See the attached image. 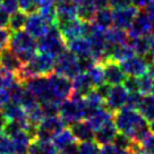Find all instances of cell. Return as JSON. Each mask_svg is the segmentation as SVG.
Segmentation results:
<instances>
[{"mask_svg":"<svg viewBox=\"0 0 154 154\" xmlns=\"http://www.w3.org/2000/svg\"><path fill=\"white\" fill-rule=\"evenodd\" d=\"M38 13L50 25H54L56 24V19H57L56 0H40Z\"/></svg>","mask_w":154,"mask_h":154,"instance_id":"cell-29","label":"cell"},{"mask_svg":"<svg viewBox=\"0 0 154 154\" xmlns=\"http://www.w3.org/2000/svg\"><path fill=\"white\" fill-rule=\"evenodd\" d=\"M69 129L72 130L75 140L78 143L87 142V140H94V129L85 119L72 124L69 126Z\"/></svg>","mask_w":154,"mask_h":154,"instance_id":"cell-20","label":"cell"},{"mask_svg":"<svg viewBox=\"0 0 154 154\" xmlns=\"http://www.w3.org/2000/svg\"><path fill=\"white\" fill-rule=\"evenodd\" d=\"M2 113L9 121H18V122H27V113L24 110V108L15 102L10 101L7 104L1 108Z\"/></svg>","mask_w":154,"mask_h":154,"instance_id":"cell-22","label":"cell"},{"mask_svg":"<svg viewBox=\"0 0 154 154\" xmlns=\"http://www.w3.org/2000/svg\"><path fill=\"white\" fill-rule=\"evenodd\" d=\"M0 154H15V146L11 137L0 131Z\"/></svg>","mask_w":154,"mask_h":154,"instance_id":"cell-36","label":"cell"},{"mask_svg":"<svg viewBox=\"0 0 154 154\" xmlns=\"http://www.w3.org/2000/svg\"><path fill=\"white\" fill-rule=\"evenodd\" d=\"M140 149L142 154H154V133L151 134L140 143Z\"/></svg>","mask_w":154,"mask_h":154,"instance_id":"cell-40","label":"cell"},{"mask_svg":"<svg viewBox=\"0 0 154 154\" xmlns=\"http://www.w3.org/2000/svg\"><path fill=\"white\" fill-rule=\"evenodd\" d=\"M117 134H118V128L112 119L94 131V140L100 146H103V145L113 143V140Z\"/></svg>","mask_w":154,"mask_h":154,"instance_id":"cell-18","label":"cell"},{"mask_svg":"<svg viewBox=\"0 0 154 154\" xmlns=\"http://www.w3.org/2000/svg\"><path fill=\"white\" fill-rule=\"evenodd\" d=\"M50 88L52 93L53 99L57 102L61 103L72 95V81L68 77L59 75L53 72L52 74L48 75Z\"/></svg>","mask_w":154,"mask_h":154,"instance_id":"cell-7","label":"cell"},{"mask_svg":"<svg viewBox=\"0 0 154 154\" xmlns=\"http://www.w3.org/2000/svg\"><path fill=\"white\" fill-rule=\"evenodd\" d=\"M56 1H58V0H56Z\"/></svg>","mask_w":154,"mask_h":154,"instance_id":"cell-55","label":"cell"},{"mask_svg":"<svg viewBox=\"0 0 154 154\" xmlns=\"http://www.w3.org/2000/svg\"><path fill=\"white\" fill-rule=\"evenodd\" d=\"M8 122V119L5 117V115L2 113V111H1V109H0V131L5 128L6 124Z\"/></svg>","mask_w":154,"mask_h":154,"instance_id":"cell-51","label":"cell"},{"mask_svg":"<svg viewBox=\"0 0 154 154\" xmlns=\"http://www.w3.org/2000/svg\"><path fill=\"white\" fill-rule=\"evenodd\" d=\"M72 95L78 97H85V96L94 90L87 72H79L77 76L72 79Z\"/></svg>","mask_w":154,"mask_h":154,"instance_id":"cell-19","label":"cell"},{"mask_svg":"<svg viewBox=\"0 0 154 154\" xmlns=\"http://www.w3.org/2000/svg\"><path fill=\"white\" fill-rule=\"evenodd\" d=\"M76 4L77 17L84 22H92L97 10L94 0H74Z\"/></svg>","mask_w":154,"mask_h":154,"instance_id":"cell-23","label":"cell"},{"mask_svg":"<svg viewBox=\"0 0 154 154\" xmlns=\"http://www.w3.org/2000/svg\"><path fill=\"white\" fill-rule=\"evenodd\" d=\"M130 6H133V0H110L109 2V7L112 10L122 9Z\"/></svg>","mask_w":154,"mask_h":154,"instance_id":"cell-45","label":"cell"},{"mask_svg":"<svg viewBox=\"0 0 154 154\" xmlns=\"http://www.w3.org/2000/svg\"><path fill=\"white\" fill-rule=\"evenodd\" d=\"M94 1H95L97 8L106 7V6H109V2H110V0H94Z\"/></svg>","mask_w":154,"mask_h":154,"instance_id":"cell-52","label":"cell"},{"mask_svg":"<svg viewBox=\"0 0 154 154\" xmlns=\"http://www.w3.org/2000/svg\"><path fill=\"white\" fill-rule=\"evenodd\" d=\"M11 33L13 32L7 26L6 27H0V51L9 45Z\"/></svg>","mask_w":154,"mask_h":154,"instance_id":"cell-43","label":"cell"},{"mask_svg":"<svg viewBox=\"0 0 154 154\" xmlns=\"http://www.w3.org/2000/svg\"><path fill=\"white\" fill-rule=\"evenodd\" d=\"M78 154H101V147L95 140L78 143Z\"/></svg>","mask_w":154,"mask_h":154,"instance_id":"cell-35","label":"cell"},{"mask_svg":"<svg viewBox=\"0 0 154 154\" xmlns=\"http://www.w3.org/2000/svg\"><path fill=\"white\" fill-rule=\"evenodd\" d=\"M152 0H133V5L137 7L138 9H144Z\"/></svg>","mask_w":154,"mask_h":154,"instance_id":"cell-50","label":"cell"},{"mask_svg":"<svg viewBox=\"0 0 154 154\" xmlns=\"http://www.w3.org/2000/svg\"><path fill=\"white\" fill-rule=\"evenodd\" d=\"M92 23L102 29H110L113 25V10L109 6L97 8Z\"/></svg>","mask_w":154,"mask_h":154,"instance_id":"cell-25","label":"cell"},{"mask_svg":"<svg viewBox=\"0 0 154 154\" xmlns=\"http://www.w3.org/2000/svg\"><path fill=\"white\" fill-rule=\"evenodd\" d=\"M87 75L91 79L92 84L94 88L101 86L102 84L106 83V75H104V68H103V63H96L93 67L88 70Z\"/></svg>","mask_w":154,"mask_h":154,"instance_id":"cell-34","label":"cell"},{"mask_svg":"<svg viewBox=\"0 0 154 154\" xmlns=\"http://www.w3.org/2000/svg\"><path fill=\"white\" fill-rule=\"evenodd\" d=\"M23 84L38 99V101L40 103L48 101H56L53 99L52 93H51L48 76H33L29 79H26Z\"/></svg>","mask_w":154,"mask_h":154,"instance_id":"cell-8","label":"cell"},{"mask_svg":"<svg viewBox=\"0 0 154 154\" xmlns=\"http://www.w3.org/2000/svg\"><path fill=\"white\" fill-rule=\"evenodd\" d=\"M11 140L14 142L15 154H27L29 145L34 140V137L26 130H20L11 136Z\"/></svg>","mask_w":154,"mask_h":154,"instance_id":"cell-26","label":"cell"},{"mask_svg":"<svg viewBox=\"0 0 154 154\" xmlns=\"http://www.w3.org/2000/svg\"><path fill=\"white\" fill-rule=\"evenodd\" d=\"M154 32V22L149 18V16L145 10H140L134 19L133 24L128 29L129 38H140V36H149Z\"/></svg>","mask_w":154,"mask_h":154,"instance_id":"cell-11","label":"cell"},{"mask_svg":"<svg viewBox=\"0 0 154 154\" xmlns=\"http://www.w3.org/2000/svg\"><path fill=\"white\" fill-rule=\"evenodd\" d=\"M18 4L19 9L23 10L27 15H29L38 11L40 0H18Z\"/></svg>","mask_w":154,"mask_h":154,"instance_id":"cell-39","label":"cell"},{"mask_svg":"<svg viewBox=\"0 0 154 154\" xmlns=\"http://www.w3.org/2000/svg\"><path fill=\"white\" fill-rule=\"evenodd\" d=\"M140 113L149 122L154 121V96L152 94L143 95L140 106L137 108Z\"/></svg>","mask_w":154,"mask_h":154,"instance_id":"cell-31","label":"cell"},{"mask_svg":"<svg viewBox=\"0 0 154 154\" xmlns=\"http://www.w3.org/2000/svg\"><path fill=\"white\" fill-rule=\"evenodd\" d=\"M67 49L72 51L77 58H87L92 56V48L86 38H77L67 42Z\"/></svg>","mask_w":154,"mask_h":154,"instance_id":"cell-24","label":"cell"},{"mask_svg":"<svg viewBox=\"0 0 154 154\" xmlns=\"http://www.w3.org/2000/svg\"><path fill=\"white\" fill-rule=\"evenodd\" d=\"M151 94L154 96V85H153V87H152V91H151Z\"/></svg>","mask_w":154,"mask_h":154,"instance_id":"cell-54","label":"cell"},{"mask_svg":"<svg viewBox=\"0 0 154 154\" xmlns=\"http://www.w3.org/2000/svg\"><path fill=\"white\" fill-rule=\"evenodd\" d=\"M58 149L53 145L52 140H43L34 138L29 145L27 154H58Z\"/></svg>","mask_w":154,"mask_h":154,"instance_id":"cell-28","label":"cell"},{"mask_svg":"<svg viewBox=\"0 0 154 154\" xmlns=\"http://www.w3.org/2000/svg\"><path fill=\"white\" fill-rule=\"evenodd\" d=\"M0 7L8 15H11L19 10L18 0H0Z\"/></svg>","mask_w":154,"mask_h":154,"instance_id":"cell-42","label":"cell"},{"mask_svg":"<svg viewBox=\"0 0 154 154\" xmlns=\"http://www.w3.org/2000/svg\"><path fill=\"white\" fill-rule=\"evenodd\" d=\"M87 108L84 97L72 96L60 103L59 117L63 120L66 126H70L76 121L86 119Z\"/></svg>","mask_w":154,"mask_h":154,"instance_id":"cell-4","label":"cell"},{"mask_svg":"<svg viewBox=\"0 0 154 154\" xmlns=\"http://www.w3.org/2000/svg\"><path fill=\"white\" fill-rule=\"evenodd\" d=\"M27 20V14L23 10H17L16 13L9 15V20H8V29L11 32H17L25 29V24Z\"/></svg>","mask_w":154,"mask_h":154,"instance_id":"cell-33","label":"cell"},{"mask_svg":"<svg viewBox=\"0 0 154 154\" xmlns=\"http://www.w3.org/2000/svg\"><path fill=\"white\" fill-rule=\"evenodd\" d=\"M8 20H9V15L0 7V27L8 26Z\"/></svg>","mask_w":154,"mask_h":154,"instance_id":"cell-48","label":"cell"},{"mask_svg":"<svg viewBox=\"0 0 154 154\" xmlns=\"http://www.w3.org/2000/svg\"><path fill=\"white\" fill-rule=\"evenodd\" d=\"M10 88L5 86H0V109L10 102Z\"/></svg>","mask_w":154,"mask_h":154,"instance_id":"cell-46","label":"cell"},{"mask_svg":"<svg viewBox=\"0 0 154 154\" xmlns=\"http://www.w3.org/2000/svg\"><path fill=\"white\" fill-rule=\"evenodd\" d=\"M113 121L119 133L127 135L133 140L140 143L152 131L149 122L136 109L125 106L113 113Z\"/></svg>","mask_w":154,"mask_h":154,"instance_id":"cell-1","label":"cell"},{"mask_svg":"<svg viewBox=\"0 0 154 154\" xmlns=\"http://www.w3.org/2000/svg\"><path fill=\"white\" fill-rule=\"evenodd\" d=\"M102 63H103V68H104L106 83L110 84L111 86L124 83L127 75L125 74L124 69L121 68L120 63L112 61V60H106Z\"/></svg>","mask_w":154,"mask_h":154,"instance_id":"cell-16","label":"cell"},{"mask_svg":"<svg viewBox=\"0 0 154 154\" xmlns=\"http://www.w3.org/2000/svg\"><path fill=\"white\" fill-rule=\"evenodd\" d=\"M138 11L140 9L135 7L134 5L127 8H122V9L113 10V25L112 26L124 29V31H128L138 14Z\"/></svg>","mask_w":154,"mask_h":154,"instance_id":"cell-14","label":"cell"},{"mask_svg":"<svg viewBox=\"0 0 154 154\" xmlns=\"http://www.w3.org/2000/svg\"><path fill=\"white\" fill-rule=\"evenodd\" d=\"M106 40L108 47H116V45L128 43L129 36H128V33H126V31L124 29L111 26L110 29H106Z\"/></svg>","mask_w":154,"mask_h":154,"instance_id":"cell-27","label":"cell"},{"mask_svg":"<svg viewBox=\"0 0 154 154\" xmlns=\"http://www.w3.org/2000/svg\"><path fill=\"white\" fill-rule=\"evenodd\" d=\"M56 10H57V19H56L57 26L78 18L76 4L74 2V0H58L56 1Z\"/></svg>","mask_w":154,"mask_h":154,"instance_id":"cell-15","label":"cell"},{"mask_svg":"<svg viewBox=\"0 0 154 154\" xmlns=\"http://www.w3.org/2000/svg\"><path fill=\"white\" fill-rule=\"evenodd\" d=\"M75 142L77 140H75L72 130L69 128H63L58 134L54 135L52 138V143L56 146V149H58V152H61L65 149H67L69 145L74 144Z\"/></svg>","mask_w":154,"mask_h":154,"instance_id":"cell-30","label":"cell"},{"mask_svg":"<svg viewBox=\"0 0 154 154\" xmlns=\"http://www.w3.org/2000/svg\"><path fill=\"white\" fill-rule=\"evenodd\" d=\"M113 144H116L117 146H119L120 149L128 151V149H130L133 147V145L135 144V140H133L130 137H128L127 135L118 131V134H117V136H116L115 140H113Z\"/></svg>","mask_w":154,"mask_h":154,"instance_id":"cell-37","label":"cell"},{"mask_svg":"<svg viewBox=\"0 0 154 154\" xmlns=\"http://www.w3.org/2000/svg\"><path fill=\"white\" fill-rule=\"evenodd\" d=\"M38 51L42 53H47L52 57H58L61 52L67 49V42L60 29L57 25H51L47 34H44L42 38H38Z\"/></svg>","mask_w":154,"mask_h":154,"instance_id":"cell-5","label":"cell"},{"mask_svg":"<svg viewBox=\"0 0 154 154\" xmlns=\"http://www.w3.org/2000/svg\"><path fill=\"white\" fill-rule=\"evenodd\" d=\"M112 119H113V112H111L108 108H106V106H103L101 108L94 110L93 112H91L86 117L85 120L90 124V126L95 131L101 126H103L104 124H106L108 121L112 120Z\"/></svg>","mask_w":154,"mask_h":154,"instance_id":"cell-21","label":"cell"},{"mask_svg":"<svg viewBox=\"0 0 154 154\" xmlns=\"http://www.w3.org/2000/svg\"><path fill=\"white\" fill-rule=\"evenodd\" d=\"M101 154H128V151L120 149L113 143L101 146Z\"/></svg>","mask_w":154,"mask_h":154,"instance_id":"cell-44","label":"cell"},{"mask_svg":"<svg viewBox=\"0 0 154 154\" xmlns=\"http://www.w3.org/2000/svg\"><path fill=\"white\" fill-rule=\"evenodd\" d=\"M23 65L24 63H22V60L16 56V53L9 47L0 51V68L17 75L23 67Z\"/></svg>","mask_w":154,"mask_h":154,"instance_id":"cell-17","label":"cell"},{"mask_svg":"<svg viewBox=\"0 0 154 154\" xmlns=\"http://www.w3.org/2000/svg\"><path fill=\"white\" fill-rule=\"evenodd\" d=\"M149 63L154 61V32L149 35V53L146 56Z\"/></svg>","mask_w":154,"mask_h":154,"instance_id":"cell-47","label":"cell"},{"mask_svg":"<svg viewBox=\"0 0 154 154\" xmlns=\"http://www.w3.org/2000/svg\"><path fill=\"white\" fill-rule=\"evenodd\" d=\"M144 10H145V13L149 16V18L154 22V0H152L149 5L145 7Z\"/></svg>","mask_w":154,"mask_h":154,"instance_id":"cell-49","label":"cell"},{"mask_svg":"<svg viewBox=\"0 0 154 154\" xmlns=\"http://www.w3.org/2000/svg\"><path fill=\"white\" fill-rule=\"evenodd\" d=\"M23 63H29L38 53V41L26 31L13 32L8 45Z\"/></svg>","mask_w":154,"mask_h":154,"instance_id":"cell-3","label":"cell"},{"mask_svg":"<svg viewBox=\"0 0 154 154\" xmlns=\"http://www.w3.org/2000/svg\"><path fill=\"white\" fill-rule=\"evenodd\" d=\"M122 85L126 87V90L129 92V93L140 92V82H138V77L126 76L125 81H124V83H122Z\"/></svg>","mask_w":154,"mask_h":154,"instance_id":"cell-41","label":"cell"},{"mask_svg":"<svg viewBox=\"0 0 154 154\" xmlns=\"http://www.w3.org/2000/svg\"><path fill=\"white\" fill-rule=\"evenodd\" d=\"M51 25L38 14V13H33V14L27 15V20L25 24V31L29 33L33 38H42L44 34H47Z\"/></svg>","mask_w":154,"mask_h":154,"instance_id":"cell-13","label":"cell"},{"mask_svg":"<svg viewBox=\"0 0 154 154\" xmlns=\"http://www.w3.org/2000/svg\"><path fill=\"white\" fill-rule=\"evenodd\" d=\"M147 74H149V76L152 77L154 79V61L149 63V69H147Z\"/></svg>","mask_w":154,"mask_h":154,"instance_id":"cell-53","label":"cell"},{"mask_svg":"<svg viewBox=\"0 0 154 154\" xmlns=\"http://www.w3.org/2000/svg\"><path fill=\"white\" fill-rule=\"evenodd\" d=\"M54 72L72 79L81 72L79 59L68 49L61 52L54 60Z\"/></svg>","mask_w":154,"mask_h":154,"instance_id":"cell-6","label":"cell"},{"mask_svg":"<svg viewBox=\"0 0 154 154\" xmlns=\"http://www.w3.org/2000/svg\"><path fill=\"white\" fill-rule=\"evenodd\" d=\"M128 43L133 48L135 54L146 57L149 53V36H140V38H129Z\"/></svg>","mask_w":154,"mask_h":154,"instance_id":"cell-32","label":"cell"},{"mask_svg":"<svg viewBox=\"0 0 154 154\" xmlns=\"http://www.w3.org/2000/svg\"><path fill=\"white\" fill-rule=\"evenodd\" d=\"M138 82H140V92L142 94H151L152 87L154 85V79L149 76V74H145L143 76L138 77Z\"/></svg>","mask_w":154,"mask_h":154,"instance_id":"cell-38","label":"cell"},{"mask_svg":"<svg viewBox=\"0 0 154 154\" xmlns=\"http://www.w3.org/2000/svg\"><path fill=\"white\" fill-rule=\"evenodd\" d=\"M128 96H129V92L126 90V87L122 84L113 85L111 86L109 94L104 99V106L111 112L115 113L127 106Z\"/></svg>","mask_w":154,"mask_h":154,"instance_id":"cell-10","label":"cell"},{"mask_svg":"<svg viewBox=\"0 0 154 154\" xmlns=\"http://www.w3.org/2000/svg\"><path fill=\"white\" fill-rule=\"evenodd\" d=\"M149 63V61L146 57L135 54L133 57L128 58L125 61L120 63V65L127 76L140 77L145 74H147Z\"/></svg>","mask_w":154,"mask_h":154,"instance_id":"cell-12","label":"cell"},{"mask_svg":"<svg viewBox=\"0 0 154 154\" xmlns=\"http://www.w3.org/2000/svg\"><path fill=\"white\" fill-rule=\"evenodd\" d=\"M66 128V124L58 116H50L45 117L36 127V135L35 138L43 140H52L53 136L58 134L60 130Z\"/></svg>","mask_w":154,"mask_h":154,"instance_id":"cell-9","label":"cell"},{"mask_svg":"<svg viewBox=\"0 0 154 154\" xmlns=\"http://www.w3.org/2000/svg\"><path fill=\"white\" fill-rule=\"evenodd\" d=\"M54 60L56 58L47 53H36L32 60L23 65L17 74L18 81L24 83L33 76H48L52 74L54 72Z\"/></svg>","mask_w":154,"mask_h":154,"instance_id":"cell-2","label":"cell"}]
</instances>
